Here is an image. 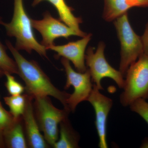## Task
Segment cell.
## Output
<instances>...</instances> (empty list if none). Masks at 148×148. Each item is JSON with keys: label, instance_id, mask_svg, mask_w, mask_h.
I'll return each mask as SVG.
<instances>
[{"label": "cell", "instance_id": "18", "mask_svg": "<svg viewBox=\"0 0 148 148\" xmlns=\"http://www.w3.org/2000/svg\"><path fill=\"white\" fill-rule=\"evenodd\" d=\"M6 82L5 84L7 90L11 95H21L24 92L25 88L15 79L12 74L5 73Z\"/></svg>", "mask_w": 148, "mask_h": 148}, {"label": "cell", "instance_id": "26", "mask_svg": "<svg viewBox=\"0 0 148 148\" xmlns=\"http://www.w3.org/2000/svg\"><path fill=\"white\" fill-rule=\"evenodd\" d=\"M5 75V73L2 70L0 69V77L2 76Z\"/></svg>", "mask_w": 148, "mask_h": 148}, {"label": "cell", "instance_id": "14", "mask_svg": "<svg viewBox=\"0 0 148 148\" xmlns=\"http://www.w3.org/2000/svg\"><path fill=\"white\" fill-rule=\"evenodd\" d=\"M60 138L54 144V148H77L79 147V134L74 129L69 121L66 119L60 123Z\"/></svg>", "mask_w": 148, "mask_h": 148}, {"label": "cell", "instance_id": "1", "mask_svg": "<svg viewBox=\"0 0 148 148\" xmlns=\"http://www.w3.org/2000/svg\"><path fill=\"white\" fill-rule=\"evenodd\" d=\"M5 43L16 62L18 75L25 83L27 94L34 98L52 96L61 102L64 108L70 111L67 106V100L70 94L61 91L54 86L36 61L26 59L9 41L6 40Z\"/></svg>", "mask_w": 148, "mask_h": 148}, {"label": "cell", "instance_id": "24", "mask_svg": "<svg viewBox=\"0 0 148 148\" xmlns=\"http://www.w3.org/2000/svg\"><path fill=\"white\" fill-rule=\"evenodd\" d=\"M140 148H148V138H146L142 142Z\"/></svg>", "mask_w": 148, "mask_h": 148}, {"label": "cell", "instance_id": "19", "mask_svg": "<svg viewBox=\"0 0 148 148\" xmlns=\"http://www.w3.org/2000/svg\"><path fill=\"white\" fill-rule=\"evenodd\" d=\"M130 110L140 116L148 125V103L144 98H139L129 106Z\"/></svg>", "mask_w": 148, "mask_h": 148}, {"label": "cell", "instance_id": "7", "mask_svg": "<svg viewBox=\"0 0 148 148\" xmlns=\"http://www.w3.org/2000/svg\"><path fill=\"white\" fill-rule=\"evenodd\" d=\"M61 64L64 66L66 75V82L64 88L67 89L71 86L74 91L70 94L67 100V105L70 112L75 111L77 106L84 101H87L92 91L93 85L88 69L84 73L75 71L72 68L70 61L62 58Z\"/></svg>", "mask_w": 148, "mask_h": 148}, {"label": "cell", "instance_id": "10", "mask_svg": "<svg viewBox=\"0 0 148 148\" xmlns=\"http://www.w3.org/2000/svg\"><path fill=\"white\" fill-rule=\"evenodd\" d=\"M92 35L87 34L81 39L71 42L62 45H54L47 49L53 51L57 56H61L71 61L78 72L84 73L87 70L85 65V51Z\"/></svg>", "mask_w": 148, "mask_h": 148}, {"label": "cell", "instance_id": "5", "mask_svg": "<svg viewBox=\"0 0 148 148\" xmlns=\"http://www.w3.org/2000/svg\"><path fill=\"white\" fill-rule=\"evenodd\" d=\"M35 115L40 129L48 144L53 147L58 140V126L69 117L70 111L56 108L49 96L34 98Z\"/></svg>", "mask_w": 148, "mask_h": 148}, {"label": "cell", "instance_id": "8", "mask_svg": "<svg viewBox=\"0 0 148 148\" xmlns=\"http://www.w3.org/2000/svg\"><path fill=\"white\" fill-rule=\"evenodd\" d=\"M33 28L37 30L42 37L41 44L46 48L54 44V41L60 38H68L71 36H79L75 30L60 19L54 18L48 11L43 13L41 20L32 19Z\"/></svg>", "mask_w": 148, "mask_h": 148}, {"label": "cell", "instance_id": "11", "mask_svg": "<svg viewBox=\"0 0 148 148\" xmlns=\"http://www.w3.org/2000/svg\"><path fill=\"white\" fill-rule=\"evenodd\" d=\"M34 99L27 94L26 107L22 116L28 147L32 148H48L49 144L41 133L35 115Z\"/></svg>", "mask_w": 148, "mask_h": 148}, {"label": "cell", "instance_id": "12", "mask_svg": "<svg viewBox=\"0 0 148 148\" xmlns=\"http://www.w3.org/2000/svg\"><path fill=\"white\" fill-rule=\"evenodd\" d=\"M3 137L6 148L28 147L22 117L14 119L3 130Z\"/></svg>", "mask_w": 148, "mask_h": 148}, {"label": "cell", "instance_id": "15", "mask_svg": "<svg viewBox=\"0 0 148 148\" xmlns=\"http://www.w3.org/2000/svg\"><path fill=\"white\" fill-rule=\"evenodd\" d=\"M130 8L127 0H104L103 17L106 21H114Z\"/></svg>", "mask_w": 148, "mask_h": 148}, {"label": "cell", "instance_id": "2", "mask_svg": "<svg viewBox=\"0 0 148 148\" xmlns=\"http://www.w3.org/2000/svg\"><path fill=\"white\" fill-rule=\"evenodd\" d=\"M13 16L10 23L0 19V24L4 27L7 34L14 37L16 42L15 48L17 50H25L31 53L34 50L39 55L47 58L46 48L38 41L35 36L32 19L24 8L23 0H14Z\"/></svg>", "mask_w": 148, "mask_h": 148}, {"label": "cell", "instance_id": "20", "mask_svg": "<svg viewBox=\"0 0 148 148\" xmlns=\"http://www.w3.org/2000/svg\"><path fill=\"white\" fill-rule=\"evenodd\" d=\"M14 119L10 112L5 110L0 102V129L3 131L12 122Z\"/></svg>", "mask_w": 148, "mask_h": 148}, {"label": "cell", "instance_id": "16", "mask_svg": "<svg viewBox=\"0 0 148 148\" xmlns=\"http://www.w3.org/2000/svg\"><path fill=\"white\" fill-rule=\"evenodd\" d=\"M27 94L11 95L4 98L5 104L8 106L10 112L14 119L22 116L24 113L26 103Z\"/></svg>", "mask_w": 148, "mask_h": 148}, {"label": "cell", "instance_id": "9", "mask_svg": "<svg viewBox=\"0 0 148 148\" xmlns=\"http://www.w3.org/2000/svg\"><path fill=\"white\" fill-rule=\"evenodd\" d=\"M87 101L93 107L95 112V125L99 138L100 148H108L107 141V121L112 107V100L103 95L100 90L93 85V87Z\"/></svg>", "mask_w": 148, "mask_h": 148}, {"label": "cell", "instance_id": "3", "mask_svg": "<svg viewBox=\"0 0 148 148\" xmlns=\"http://www.w3.org/2000/svg\"><path fill=\"white\" fill-rule=\"evenodd\" d=\"M120 96L123 107L129 106L139 98L148 96V56L143 53L128 68Z\"/></svg>", "mask_w": 148, "mask_h": 148}, {"label": "cell", "instance_id": "22", "mask_svg": "<svg viewBox=\"0 0 148 148\" xmlns=\"http://www.w3.org/2000/svg\"><path fill=\"white\" fill-rule=\"evenodd\" d=\"M134 7H148V0H132Z\"/></svg>", "mask_w": 148, "mask_h": 148}, {"label": "cell", "instance_id": "25", "mask_svg": "<svg viewBox=\"0 0 148 148\" xmlns=\"http://www.w3.org/2000/svg\"><path fill=\"white\" fill-rule=\"evenodd\" d=\"M38 0H34L32 3V6H35L38 5Z\"/></svg>", "mask_w": 148, "mask_h": 148}, {"label": "cell", "instance_id": "23", "mask_svg": "<svg viewBox=\"0 0 148 148\" xmlns=\"http://www.w3.org/2000/svg\"><path fill=\"white\" fill-rule=\"evenodd\" d=\"M5 148L3 137V131L0 129V148Z\"/></svg>", "mask_w": 148, "mask_h": 148}, {"label": "cell", "instance_id": "13", "mask_svg": "<svg viewBox=\"0 0 148 148\" xmlns=\"http://www.w3.org/2000/svg\"><path fill=\"white\" fill-rule=\"evenodd\" d=\"M45 1H47L54 6L58 12L59 19L75 30L79 37L82 38L87 34L80 29L82 19L74 15L73 8L68 5L65 0H38V4Z\"/></svg>", "mask_w": 148, "mask_h": 148}, {"label": "cell", "instance_id": "6", "mask_svg": "<svg viewBox=\"0 0 148 148\" xmlns=\"http://www.w3.org/2000/svg\"><path fill=\"white\" fill-rule=\"evenodd\" d=\"M106 45L103 42L98 44L96 51L93 47L88 49L85 54V63L90 72L91 79L100 90H103L101 80L109 78L116 83L119 88H123L124 79L119 71L114 69L106 60L104 54Z\"/></svg>", "mask_w": 148, "mask_h": 148}, {"label": "cell", "instance_id": "21", "mask_svg": "<svg viewBox=\"0 0 148 148\" xmlns=\"http://www.w3.org/2000/svg\"><path fill=\"white\" fill-rule=\"evenodd\" d=\"M141 39L143 44V53L148 56V24Z\"/></svg>", "mask_w": 148, "mask_h": 148}, {"label": "cell", "instance_id": "4", "mask_svg": "<svg viewBox=\"0 0 148 148\" xmlns=\"http://www.w3.org/2000/svg\"><path fill=\"white\" fill-rule=\"evenodd\" d=\"M114 25L121 48L119 71L124 76L130 65L143 54V42L131 27L127 12L115 19Z\"/></svg>", "mask_w": 148, "mask_h": 148}, {"label": "cell", "instance_id": "17", "mask_svg": "<svg viewBox=\"0 0 148 148\" xmlns=\"http://www.w3.org/2000/svg\"><path fill=\"white\" fill-rule=\"evenodd\" d=\"M0 69L4 73L18 75L16 62L10 58L6 51V47L0 41Z\"/></svg>", "mask_w": 148, "mask_h": 148}]
</instances>
